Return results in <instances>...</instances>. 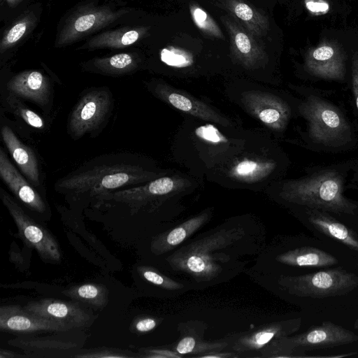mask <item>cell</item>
Masks as SVG:
<instances>
[{
	"mask_svg": "<svg viewBox=\"0 0 358 358\" xmlns=\"http://www.w3.org/2000/svg\"><path fill=\"white\" fill-rule=\"evenodd\" d=\"M279 284L295 296L324 299L353 291L358 287V275L338 267L296 276H281Z\"/></svg>",
	"mask_w": 358,
	"mask_h": 358,
	"instance_id": "cell-6",
	"label": "cell"
},
{
	"mask_svg": "<svg viewBox=\"0 0 358 358\" xmlns=\"http://www.w3.org/2000/svg\"><path fill=\"white\" fill-rule=\"evenodd\" d=\"M141 34L139 29L131 27L110 30L94 36L80 48H121L134 43L140 38Z\"/></svg>",
	"mask_w": 358,
	"mask_h": 358,
	"instance_id": "cell-25",
	"label": "cell"
},
{
	"mask_svg": "<svg viewBox=\"0 0 358 358\" xmlns=\"http://www.w3.org/2000/svg\"><path fill=\"white\" fill-rule=\"evenodd\" d=\"M0 329L24 334L67 331L58 322L36 315L18 305L0 307Z\"/></svg>",
	"mask_w": 358,
	"mask_h": 358,
	"instance_id": "cell-17",
	"label": "cell"
},
{
	"mask_svg": "<svg viewBox=\"0 0 358 358\" xmlns=\"http://www.w3.org/2000/svg\"><path fill=\"white\" fill-rule=\"evenodd\" d=\"M301 318L273 323L241 337L234 349L238 352L258 350L269 343L273 339L288 336L301 327Z\"/></svg>",
	"mask_w": 358,
	"mask_h": 358,
	"instance_id": "cell-21",
	"label": "cell"
},
{
	"mask_svg": "<svg viewBox=\"0 0 358 358\" xmlns=\"http://www.w3.org/2000/svg\"><path fill=\"white\" fill-rule=\"evenodd\" d=\"M10 6H13L22 0H5Z\"/></svg>",
	"mask_w": 358,
	"mask_h": 358,
	"instance_id": "cell-43",
	"label": "cell"
},
{
	"mask_svg": "<svg viewBox=\"0 0 358 358\" xmlns=\"http://www.w3.org/2000/svg\"><path fill=\"white\" fill-rule=\"evenodd\" d=\"M138 67V60L131 53H120L94 59L86 64L88 71L110 76L129 74Z\"/></svg>",
	"mask_w": 358,
	"mask_h": 358,
	"instance_id": "cell-24",
	"label": "cell"
},
{
	"mask_svg": "<svg viewBox=\"0 0 358 358\" xmlns=\"http://www.w3.org/2000/svg\"><path fill=\"white\" fill-rule=\"evenodd\" d=\"M1 96L12 94L37 106L43 114L50 116L54 103L51 80L40 71L26 70L8 78L1 86Z\"/></svg>",
	"mask_w": 358,
	"mask_h": 358,
	"instance_id": "cell-10",
	"label": "cell"
},
{
	"mask_svg": "<svg viewBox=\"0 0 358 358\" xmlns=\"http://www.w3.org/2000/svg\"><path fill=\"white\" fill-rule=\"evenodd\" d=\"M148 88L156 97L185 113L203 120L215 122L224 127H230L232 124L227 118L213 108L185 92L161 83L150 84Z\"/></svg>",
	"mask_w": 358,
	"mask_h": 358,
	"instance_id": "cell-16",
	"label": "cell"
},
{
	"mask_svg": "<svg viewBox=\"0 0 358 358\" xmlns=\"http://www.w3.org/2000/svg\"><path fill=\"white\" fill-rule=\"evenodd\" d=\"M1 111L10 113L11 121L20 134L28 138L31 131L45 132L51 125L49 115H41L29 108L23 100L10 94L1 96Z\"/></svg>",
	"mask_w": 358,
	"mask_h": 358,
	"instance_id": "cell-19",
	"label": "cell"
},
{
	"mask_svg": "<svg viewBox=\"0 0 358 358\" xmlns=\"http://www.w3.org/2000/svg\"><path fill=\"white\" fill-rule=\"evenodd\" d=\"M141 352L143 355H140L138 357H148V358H163V357H180L179 354L170 352L165 350L157 349H143Z\"/></svg>",
	"mask_w": 358,
	"mask_h": 358,
	"instance_id": "cell-35",
	"label": "cell"
},
{
	"mask_svg": "<svg viewBox=\"0 0 358 358\" xmlns=\"http://www.w3.org/2000/svg\"><path fill=\"white\" fill-rule=\"evenodd\" d=\"M27 357L26 355L17 354L13 351L1 348L0 350V358H20Z\"/></svg>",
	"mask_w": 358,
	"mask_h": 358,
	"instance_id": "cell-41",
	"label": "cell"
},
{
	"mask_svg": "<svg viewBox=\"0 0 358 358\" xmlns=\"http://www.w3.org/2000/svg\"><path fill=\"white\" fill-rule=\"evenodd\" d=\"M24 308L58 322L66 330L89 325L93 319L88 311L76 303L50 298L28 302Z\"/></svg>",
	"mask_w": 358,
	"mask_h": 358,
	"instance_id": "cell-13",
	"label": "cell"
},
{
	"mask_svg": "<svg viewBox=\"0 0 358 358\" xmlns=\"http://www.w3.org/2000/svg\"><path fill=\"white\" fill-rule=\"evenodd\" d=\"M0 198L17 227L23 242L34 248L43 260L59 262L62 253L50 231L30 217L2 187L0 188Z\"/></svg>",
	"mask_w": 358,
	"mask_h": 358,
	"instance_id": "cell-8",
	"label": "cell"
},
{
	"mask_svg": "<svg viewBox=\"0 0 358 358\" xmlns=\"http://www.w3.org/2000/svg\"><path fill=\"white\" fill-rule=\"evenodd\" d=\"M348 59V55L338 45L325 43L308 52L303 70L312 81L344 85L347 90L350 77Z\"/></svg>",
	"mask_w": 358,
	"mask_h": 358,
	"instance_id": "cell-9",
	"label": "cell"
},
{
	"mask_svg": "<svg viewBox=\"0 0 358 358\" xmlns=\"http://www.w3.org/2000/svg\"><path fill=\"white\" fill-rule=\"evenodd\" d=\"M235 13L238 17L243 20H250L253 16L252 9L245 3H238L235 7Z\"/></svg>",
	"mask_w": 358,
	"mask_h": 358,
	"instance_id": "cell-38",
	"label": "cell"
},
{
	"mask_svg": "<svg viewBox=\"0 0 358 358\" xmlns=\"http://www.w3.org/2000/svg\"><path fill=\"white\" fill-rule=\"evenodd\" d=\"M243 236V231L240 229L220 230L181 248L166 261L173 269L191 275L197 280H210L222 271L219 261L228 257L218 252L232 245Z\"/></svg>",
	"mask_w": 358,
	"mask_h": 358,
	"instance_id": "cell-4",
	"label": "cell"
},
{
	"mask_svg": "<svg viewBox=\"0 0 358 358\" xmlns=\"http://www.w3.org/2000/svg\"><path fill=\"white\" fill-rule=\"evenodd\" d=\"M235 41L238 49L242 53H248L250 52L251 48L250 42L248 37L245 34H237Z\"/></svg>",
	"mask_w": 358,
	"mask_h": 358,
	"instance_id": "cell-37",
	"label": "cell"
},
{
	"mask_svg": "<svg viewBox=\"0 0 358 358\" xmlns=\"http://www.w3.org/2000/svg\"><path fill=\"white\" fill-rule=\"evenodd\" d=\"M320 233L358 252V235L334 217V213L316 208L293 206Z\"/></svg>",
	"mask_w": 358,
	"mask_h": 358,
	"instance_id": "cell-18",
	"label": "cell"
},
{
	"mask_svg": "<svg viewBox=\"0 0 358 358\" xmlns=\"http://www.w3.org/2000/svg\"><path fill=\"white\" fill-rule=\"evenodd\" d=\"M354 328L358 330V318L355 322Z\"/></svg>",
	"mask_w": 358,
	"mask_h": 358,
	"instance_id": "cell-44",
	"label": "cell"
},
{
	"mask_svg": "<svg viewBox=\"0 0 358 358\" xmlns=\"http://www.w3.org/2000/svg\"><path fill=\"white\" fill-rule=\"evenodd\" d=\"M283 264L293 266L327 267L338 264L332 255L314 247H301L288 250L276 257Z\"/></svg>",
	"mask_w": 358,
	"mask_h": 358,
	"instance_id": "cell-23",
	"label": "cell"
},
{
	"mask_svg": "<svg viewBox=\"0 0 358 358\" xmlns=\"http://www.w3.org/2000/svg\"><path fill=\"white\" fill-rule=\"evenodd\" d=\"M196 341L192 336H186L182 338L178 343L176 350L179 355H186L194 352Z\"/></svg>",
	"mask_w": 358,
	"mask_h": 358,
	"instance_id": "cell-34",
	"label": "cell"
},
{
	"mask_svg": "<svg viewBox=\"0 0 358 358\" xmlns=\"http://www.w3.org/2000/svg\"><path fill=\"white\" fill-rule=\"evenodd\" d=\"M352 158L306 167L305 174L278 181V196L292 206L320 209L340 215H358V200L345 195L351 189Z\"/></svg>",
	"mask_w": 358,
	"mask_h": 358,
	"instance_id": "cell-3",
	"label": "cell"
},
{
	"mask_svg": "<svg viewBox=\"0 0 358 358\" xmlns=\"http://www.w3.org/2000/svg\"><path fill=\"white\" fill-rule=\"evenodd\" d=\"M243 97L250 113L280 137L292 120L299 117V98L292 94L255 91L246 93Z\"/></svg>",
	"mask_w": 358,
	"mask_h": 358,
	"instance_id": "cell-7",
	"label": "cell"
},
{
	"mask_svg": "<svg viewBox=\"0 0 358 358\" xmlns=\"http://www.w3.org/2000/svg\"><path fill=\"white\" fill-rule=\"evenodd\" d=\"M201 358H223V357H236V355H231L230 353H220V352H216L215 354L213 352V354H209V355H204L201 356H199Z\"/></svg>",
	"mask_w": 358,
	"mask_h": 358,
	"instance_id": "cell-42",
	"label": "cell"
},
{
	"mask_svg": "<svg viewBox=\"0 0 358 358\" xmlns=\"http://www.w3.org/2000/svg\"><path fill=\"white\" fill-rule=\"evenodd\" d=\"M299 98V143L317 153L343 154L358 150V122L341 90L294 86Z\"/></svg>",
	"mask_w": 358,
	"mask_h": 358,
	"instance_id": "cell-1",
	"label": "cell"
},
{
	"mask_svg": "<svg viewBox=\"0 0 358 358\" xmlns=\"http://www.w3.org/2000/svg\"><path fill=\"white\" fill-rule=\"evenodd\" d=\"M350 187L351 189L358 191V157L352 158Z\"/></svg>",
	"mask_w": 358,
	"mask_h": 358,
	"instance_id": "cell-39",
	"label": "cell"
},
{
	"mask_svg": "<svg viewBox=\"0 0 358 358\" xmlns=\"http://www.w3.org/2000/svg\"><path fill=\"white\" fill-rule=\"evenodd\" d=\"M114 106V96L108 87H92L84 90L69 113L67 134L73 141L85 136H98L106 127Z\"/></svg>",
	"mask_w": 358,
	"mask_h": 358,
	"instance_id": "cell-5",
	"label": "cell"
},
{
	"mask_svg": "<svg viewBox=\"0 0 358 358\" xmlns=\"http://www.w3.org/2000/svg\"><path fill=\"white\" fill-rule=\"evenodd\" d=\"M208 213H202L194 217L176 228L155 236L150 244L155 255L165 253L180 244L208 220Z\"/></svg>",
	"mask_w": 358,
	"mask_h": 358,
	"instance_id": "cell-22",
	"label": "cell"
},
{
	"mask_svg": "<svg viewBox=\"0 0 358 358\" xmlns=\"http://www.w3.org/2000/svg\"><path fill=\"white\" fill-rule=\"evenodd\" d=\"M306 5L313 13H324L329 10V4L323 0H307Z\"/></svg>",
	"mask_w": 358,
	"mask_h": 358,
	"instance_id": "cell-36",
	"label": "cell"
},
{
	"mask_svg": "<svg viewBox=\"0 0 358 358\" xmlns=\"http://www.w3.org/2000/svg\"><path fill=\"white\" fill-rule=\"evenodd\" d=\"M76 358H129L138 357V355L126 350L117 348H100L96 349L85 350L78 352L74 356Z\"/></svg>",
	"mask_w": 358,
	"mask_h": 358,
	"instance_id": "cell-31",
	"label": "cell"
},
{
	"mask_svg": "<svg viewBox=\"0 0 358 358\" xmlns=\"http://www.w3.org/2000/svg\"><path fill=\"white\" fill-rule=\"evenodd\" d=\"M294 347L303 352L327 349L358 341V335L330 321L310 327L305 332L288 337Z\"/></svg>",
	"mask_w": 358,
	"mask_h": 358,
	"instance_id": "cell-12",
	"label": "cell"
},
{
	"mask_svg": "<svg viewBox=\"0 0 358 358\" xmlns=\"http://www.w3.org/2000/svg\"><path fill=\"white\" fill-rule=\"evenodd\" d=\"M137 271L147 281L164 289L177 290L183 287L182 284L162 275L152 267L141 266L137 268Z\"/></svg>",
	"mask_w": 358,
	"mask_h": 358,
	"instance_id": "cell-30",
	"label": "cell"
},
{
	"mask_svg": "<svg viewBox=\"0 0 358 358\" xmlns=\"http://www.w3.org/2000/svg\"><path fill=\"white\" fill-rule=\"evenodd\" d=\"M152 159L131 152L103 154L59 178L55 191L71 204H92L115 190L136 187L164 176Z\"/></svg>",
	"mask_w": 358,
	"mask_h": 358,
	"instance_id": "cell-2",
	"label": "cell"
},
{
	"mask_svg": "<svg viewBox=\"0 0 358 358\" xmlns=\"http://www.w3.org/2000/svg\"><path fill=\"white\" fill-rule=\"evenodd\" d=\"M161 59L168 65L173 66H185L190 64L187 57L182 52L171 48L163 49L161 52Z\"/></svg>",
	"mask_w": 358,
	"mask_h": 358,
	"instance_id": "cell-32",
	"label": "cell"
},
{
	"mask_svg": "<svg viewBox=\"0 0 358 358\" xmlns=\"http://www.w3.org/2000/svg\"><path fill=\"white\" fill-rule=\"evenodd\" d=\"M266 357H306V352L296 349L290 343L288 336L273 339L262 351Z\"/></svg>",
	"mask_w": 358,
	"mask_h": 358,
	"instance_id": "cell-27",
	"label": "cell"
},
{
	"mask_svg": "<svg viewBox=\"0 0 358 358\" xmlns=\"http://www.w3.org/2000/svg\"><path fill=\"white\" fill-rule=\"evenodd\" d=\"M346 94L358 122V52L352 56Z\"/></svg>",
	"mask_w": 358,
	"mask_h": 358,
	"instance_id": "cell-29",
	"label": "cell"
},
{
	"mask_svg": "<svg viewBox=\"0 0 358 358\" xmlns=\"http://www.w3.org/2000/svg\"><path fill=\"white\" fill-rule=\"evenodd\" d=\"M72 299L103 308L108 301V289L103 284L86 283L72 286L62 292Z\"/></svg>",
	"mask_w": 358,
	"mask_h": 358,
	"instance_id": "cell-26",
	"label": "cell"
},
{
	"mask_svg": "<svg viewBox=\"0 0 358 358\" xmlns=\"http://www.w3.org/2000/svg\"><path fill=\"white\" fill-rule=\"evenodd\" d=\"M0 177L26 208L38 214L47 212L48 205L41 193L15 167L2 146L0 148Z\"/></svg>",
	"mask_w": 358,
	"mask_h": 358,
	"instance_id": "cell-14",
	"label": "cell"
},
{
	"mask_svg": "<svg viewBox=\"0 0 358 358\" xmlns=\"http://www.w3.org/2000/svg\"><path fill=\"white\" fill-rule=\"evenodd\" d=\"M124 14L108 8H99L83 11L72 17L64 25L57 38V46H64L103 27Z\"/></svg>",
	"mask_w": 358,
	"mask_h": 358,
	"instance_id": "cell-15",
	"label": "cell"
},
{
	"mask_svg": "<svg viewBox=\"0 0 358 358\" xmlns=\"http://www.w3.org/2000/svg\"><path fill=\"white\" fill-rule=\"evenodd\" d=\"M1 139L20 172L38 190L43 189V173L36 150L22 139L6 114L0 111Z\"/></svg>",
	"mask_w": 358,
	"mask_h": 358,
	"instance_id": "cell-11",
	"label": "cell"
},
{
	"mask_svg": "<svg viewBox=\"0 0 358 358\" xmlns=\"http://www.w3.org/2000/svg\"><path fill=\"white\" fill-rule=\"evenodd\" d=\"M157 321L152 317H140L135 319L131 324V329L134 332L145 333L155 328Z\"/></svg>",
	"mask_w": 358,
	"mask_h": 358,
	"instance_id": "cell-33",
	"label": "cell"
},
{
	"mask_svg": "<svg viewBox=\"0 0 358 358\" xmlns=\"http://www.w3.org/2000/svg\"><path fill=\"white\" fill-rule=\"evenodd\" d=\"M33 22V18L27 15L17 21L7 30L0 43L1 53L18 42L31 27Z\"/></svg>",
	"mask_w": 358,
	"mask_h": 358,
	"instance_id": "cell-28",
	"label": "cell"
},
{
	"mask_svg": "<svg viewBox=\"0 0 358 358\" xmlns=\"http://www.w3.org/2000/svg\"><path fill=\"white\" fill-rule=\"evenodd\" d=\"M27 357H70L78 353V345L72 341L50 337L18 336L8 341Z\"/></svg>",
	"mask_w": 358,
	"mask_h": 358,
	"instance_id": "cell-20",
	"label": "cell"
},
{
	"mask_svg": "<svg viewBox=\"0 0 358 358\" xmlns=\"http://www.w3.org/2000/svg\"><path fill=\"white\" fill-rule=\"evenodd\" d=\"M194 17L198 25L204 26V22L207 19L206 13L200 8H196L194 11Z\"/></svg>",
	"mask_w": 358,
	"mask_h": 358,
	"instance_id": "cell-40",
	"label": "cell"
}]
</instances>
